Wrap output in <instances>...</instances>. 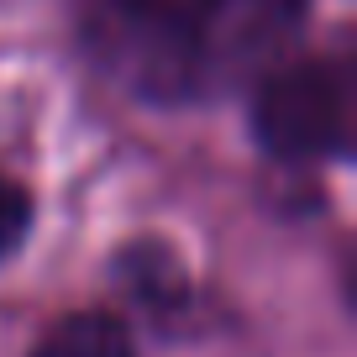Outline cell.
<instances>
[{"mask_svg": "<svg viewBox=\"0 0 357 357\" xmlns=\"http://www.w3.org/2000/svg\"><path fill=\"white\" fill-rule=\"evenodd\" d=\"M300 26V0H84L100 68L158 105L257 84Z\"/></svg>", "mask_w": 357, "mask_h": 357, "instance_id": "6da1fadb", "label": "cell"}, {"mask_svg": "<svg viewBox=\"0 0 357 357\" xmlns=\"http://www.w3.org/2000/svg\"><path fill=\"white\" fill-rule=\"evenodd\" d=\"M347 74L331 63H273L252 89V132L273 158L315 163L342 153L352 126Z\"/></svg>", "mask_w": 357, "mask_h": 357, "instance_id": "7a4b0ae2", "label": "cell"}, {"mask_svg": "<svg viewBox=\"0 0 357 357\" xmlns=\"http://www.w3.org/2000/svg\"><path fill=\"white\" fill-rule=\"evenodd\" d=\"M32 357H137V342H132V326L121 315L79 310V315H63L32 347Z\"/></svg>", "mask_w": 357, "mask_h": 357, "instance_id": "3957f363", "label": "cell"}, {"mask_svg": "<svg viewBox=\"0 0 357 357\" xmlns=\"http://www.w3.org/2000/svg\"><path fill=\"white\" fill-rule=\"evenodd\" d=\"M121 279H126V289H132L142 305H153V310L184 300V268H178V257L168 252V247H158V242H142V247H132V252L121 257Z\"/></svg>", "mask_w": 357, "mask_h": 357, "instance_id": "277c9868", "label": "cell"}, {"mask_svg": "<svg viewBox=\"0 0 357 357\" xmlns=\"http://www.w3.org/2000/svg\"><path fill=\"white\" fill-rule=\"evenodd\" d=\"M26 231H32V195L0 174V257H11L26 242Z\"/></svg>", "mask_w": 357, "mask_h": 357, "instance_id": "5b68a950", "label": "cell"}]
</instances>
